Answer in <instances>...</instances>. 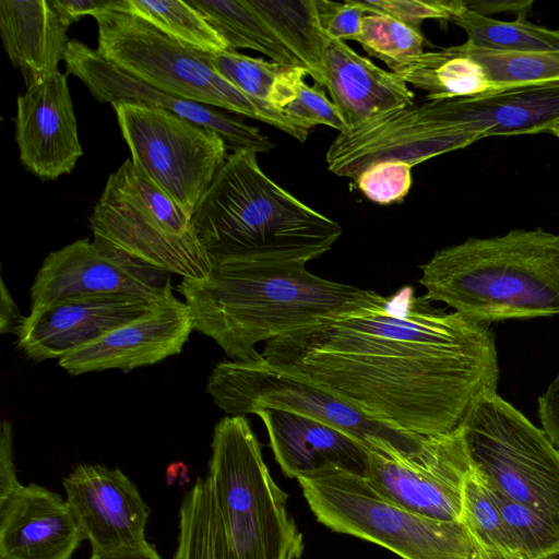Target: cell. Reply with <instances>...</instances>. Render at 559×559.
<instances>
[{
  "instance_id": "1",
  "label": "cell",
  "mask_w": 559,
  "mask_h": 559,
  "mask_svg": "<svg viewBox=\"0 0 559 559\" xmlns=\"http://www.w3.org/2000/svg\"><path fill=\"white\" fill-rule=\"evenodd\" d=\"M262 356L367 417L419 436L457 428L499 380L490 324L435 307L411 287L380 307L269 341Z\"/></svg>"
},
{
  "instance_id": "2",
  "label": "cell",
  "mask_w": 559,
  "mask_h": 559,
  "mask_svg": "<svg viewBox=\"0 0 559 559\" xmlns=\"http://www.w3.org/2000/svg\"><path fill=\"white\" fill-rule=\"evenodd\" d=\"M194 330L213 338L231 360L262 357L254 346L287 333L382 306L373 290L319 277L305 266H258L213 261L201 280L176 287Z\"/></svg>"
},
{
  "instance_id": "3",
  "label": "cell",
  "mask_w": 559,
  "mask_h": 559,
  "mask_svg": "<svg viewBox=\"0 0 559 559\" xmlns=\"http://www.w3.org/2000/svg\"><path fill=\"white\" fill-rule=\"evenodd\" d=\"M257 154L227 156L192 213L198 239L211 262L305 266L331 250L342 227L267 177Z\"/></svg>"
},
{
  "instance_id": "4",
  "label": "cell",
  "mask_w": 559,
  "mask_h": 559,
  "mask_svg": "<svg viewBox=\"0 0 559 559\" xmlns=\"http://www.w3.org/2000/svg\"><path fill=\"white\" fill-rule=\"evenodd\" d=\"M420 270L425 299L479 322L559 314V234L468 238L438 250Z\"/></svg>"
},
{
  "instance_id": "5",
  "label": "cell",
  "mask_w": 559,
  "mask_h": 559,
  "mask_svg": "<svg viewBox=\"0 0 559 559\" xmlns=\"http://www.w3.org/2000/svg\"><path fill=\"white\" fill-rule=\"evenodd\" d=\"M207 477L221 526L223 559H299L304 538L243 416L215 426Z\"/></svg>"
},
{
  "instance_id": "6",
  "label": "cell",
  "mask_w": 559,
  "mask_h": 559,
  "mask_svg": "<svg viewBox=\"0 0 559 559\" xmlns=\"http://www.w3.org/2000/svg\"><path fill=\"white\" fill-rule=\"evenodd\" d=\"M93 17L97 23V52L127 74L174 97L243 115L306 141L308 130L218 74L205 51L173 40L119 9L117 0Z\"/></svg>"
},
{
  "instance_id": "7",
  "label": "cell",
  "mask_w": 559,
  "mask_h": 559,
  "mask_svg": "<svg viewBox=\"0 0 559 559\" xmlns=\"http://www.w3.org/2000/svg\"><path fill=\"white\" fill-rule=\"evenodd\" d=\"M90 227L95 242L150 267L191 280L211 270L191 216L131 158L108 177Z\"/></svg>"
},
{
  "instance_id": "8",
  "label": "cell",
  "mask_w": 559,
  "mask_h": 559,
  "mask_svg": "<svg viewBox=\"0 0 559 559\" xmlns=\"http://www.w3.org/2000/svg\"><path fill=\"white\" fill-rule=\"evenodd\" d=\"M317 521L331 531L377 544L402 559H481L461 521H440L394 504L366 477L329 468L299 477Z\"/></svg>"
},
{
  "instance_id": "9",
  "label": "cell",
  "mask_w": 559,
  "mask_h": 559,
  "mask_svg": "<svg viewBox=\"0 0 559 559\" xmlns=\"http://www.w3.org/2000/svg\"><path fill=\"white\" fill-rule=\"evenodd\" d=\"M206 392L229 416L245 417L263 408L296 413L348 433L369 451L392 457L419 455L430 437L371 419L318 385L269 365L263 356L217 364L209 377Z\"/></svg>"
},
{
  "instance_id": "10",
  "label": "cell",
  "mask_w": 559,
  "mask_h": 559,
  "mask_svg": "<svg viewBox=\"0 0 559 559\" xmlns=\"http://www.w3.org/2000/svg\"><path fill=\"white\" fill-rule=\"evenodd\" d=\"M460 428L473 467L559 527V450L547 433L497 391L479 395Z\"/></svg>"
},
{
  "instance_id": "11",
  "label": "cell",
  "mask_w": 559,
  "mask_h": 559,
  "mask_svg": "<svg viewBox=\"0 0 559 559\" xmlns=\"http://www.w3.org/2000/svg\"><path fill=\"white\" fill-rule=\"evenodd\" d=\"M111 106L132 163L192 216L228 156L223 138L163 107Z\"/></svg>"
},
{
  "instance_id": "12",
  "label": "cell",
  "mask_w": 559,
  "mask_h": 559,
  "mask_svg": "<svg viewBox=\"0 0 559 559\" xmlns=\"http://www.w3.org/2000/svg\"><path fill=\"white\" fill-rule=\"evenodd\" d=\"M481 139L480 133L440 120L429 100L338 132L328 148L325 162L334 175L355 180L377 163L394 160L413 167Z\"/></svg>"
},
{
  "instance_id": "13",
  "label": "cell",
  "mask_w": 559,
  "mask_h": 559,
  "mask_svg": "<svg viewBox=\"0 0 559 559\" xmlns=\"http://www.w3.org/2000/svg\"><path fill=\"white\" fill-rule=\"evenodd\" d=\"M473 468L460 426L430 436L417 456L392 457L369 451L366 479L388 501L440 521H460L463 487Z\"/></svg>"
},
{
  "instance_id": "14",
  "label": "cell",
  "mask_w": 559,
  "mask_h": 559,
  "mask_svg": "<svg viewBox=\"0 0 559 559\" xmlns=\"http://www.w3.org/2000/svg\"><path fill=\"white\" fill-rule=\"evenodd\" d=\"M84 294H123L151 302L174 295L169 273L84 238L44 259L31 287V310Z\"/></svg>"
},
{
  "instance_id": "15",
  "label": "cell",
  "mask_w": 559,
  "mask_h": 559,
  "mask_svg": "<svg viewBox=\"0 0 559 559\" xmlns=\"http://www.w3.org/2000/svg\"><path fill=\"white\" fill-rule=\"evenodd\" d=\"M63 61L67 73L79 78L100 103L114 105L130 102L163 107L198 126L214 130L233 152L249 148L263 153L274 147V143L258 128L210 106L165 94L127 74L105 60L96 49L79 40L68 41Z\"/></svg>"
},
{
  "instance_id": "16",
  "label": "cell",
  "mask_w": 559,
  "mask_h": 559,
  "mask_svg": "<svg viewBox=\"0 0 559 559\" xmlns=\"http://www.w3.org/2000/svg\"><path fill=\"white\" fill-rule=\"evenodd\" d=\"M67 503L92 554L146 544L150 508L136 486L119 469L80 464L63 478Z\"/></svg>"
},
{
  "instance_id": "17",
  "label": "cell",
  "mask_w": 559,
  "mask_h": 559,
  "mask_svg": "<svg viewBox=\"0 0 559 559\" xmlns=\"http://www.w3.org/2000/svg\"><path fill=\"white\" fill-rule=\"evenodd\" d=\"M157 302V301H156ZM123 294H84L31 310L16 333L31 360L60 359L145 313L154 304Z\"/></svg>"
},
{
  "instance_id": "18",
  "label": "cell",
  "mask_w": 559,
  "mask_h": 559,
  "mask_svg": "<svg viewBox=\"0 0 559 559\" xmlns=\"http://www.w3.org/2000/svg\"><path fill=\"white\" fill-rule=\"evenodd\" d=\"M193 330L189 306L173 295L60 358L58 365L74 376L108 369L129 372L181 353Z\"/></svg>"
},
{
  "instance_id": "19",
  "label": "cell",
  "mask_w": 559,
  "mask_h": 559,
  "mask_svg": "<svg viewBox=\"0 0 559 559\" xmlns=\"http://www.w3.org/2000/svg\"><path fill=\"white\" fill-rule=\"evenodd\" d=\"M67 75L58 71L16 99L20 160L44 181L71 174L83 154Z\"/></svg>"
},
{
  "instance_id": "20",
  "label": "cell",
  "mask_w": 559,
  "mask_h": 559,
  "mask_svg": "<svg viewBox=\"0 0 559 559\" xmlns=\"http://www.w3.org/2000/svg\"><path fill=\"white\" fill-rule=\"evenodd\" d=\"M84 539L67 500L43 486L0 500V559H71Z\"/></svg>"
},
{
  "instance_id": "21",
  "label": "cell",
  "mask_w": 559,
  "mask_h": 559,
  "mask_svg": "<svg viewBox=\"0 0 559 559\" xmlns=\"http://www.w3.org/2000/svg\"><path fill=\"white\" fill-rule=\"evenodd\" d=\"M431 103L440 120L483 138L548 132L559 122V79Z\"/></svg>"
},
{
  "instance_id": "22",
  "label": "cell",
  "mask_w": 559,
  "mask_h": 559,
  "mask_svg": "<svg viewBox=\"0 0 559 559\" xmlns=\"http://www.w3.org/2000/svg\"><path fill=\"white\" fill-rule=\"evenodd\" d=\"M270 448L282 472L289 478L337 468L366 477L369 449L348 433L296 413L263 408Z\"/></svg>"
},
{
  "instance_id": "23",
  "label": "cell",
  "mask_w": 559,
  "mask_h": 559,
  "mask_svg": "<svg viewBox=\"0 0 559 559\" xmlns=\"http://www.w3.org/2000/svg\"><path fill=\"white\" fill-rule=\"evenodd\" d=\"M323 78L347 129L414 105L415 95L400 75L379 68L343 40L329 38L323 56Z\"/></svg>"
},
{
  "instance_id": "24",
  "label": "cell",
  "mask_w": 559,
  "mask_h": 559,
  "mask_svg": "<svg viewBox=\"0 0 559 559\" xmlns=\"http://www.w3.org/2000/svg\"><path fill=\"white\" fill-rule=\"evenodd\" d=\"M67 25L51 0H1L0 36L26 90L57 73L68 45Z\"/></svg>"
},
{
  "instance_id": "25",
  "label": "cell",
  "mask_w": 559,
  "mask_h": 559,
  "mask_svg": "<svg viewBox=\"0 0 559 559\" xmlns=\"http://www.w3.org/2000/svg\"><path fill=\"white\" fill-rule=\"evenodd\" d=\"M406 84L424 90L429 100L468 97L499 91L462 45L423 52L395 72Z\"/></svg>"
},
{
  "instance_id": "26",
  "label": "cell",
  "mask_w": 559,
  "mask_h": 559,
  "mask_svg": "<svg viewBox=\"0 0 559 559\" xmlns=\"http://www.w3.org/2000/svg\"><path fill=\"white\" fill-rule=\"evenodd\" d=\"M248 2L301 62L307 75L324 86L323 56L330 37L320 25L316 0Z\"/></svg>"
},
{
  "instance_id": "27",
  "label": "cell",
  "mask_w": 559,
  "mask_h": 559,
  "mask_svg": "<svg viewBox=\"0 0 559 559\" xmlns=\"http://www.w3.org/2000/svg\"><path fill=\"white\" fill-rule=\"evenodd\" d=\"M226 41L228 49H252L288 68L301 62L280 40L248 0H189ZM305 70V69H304Z\"/></svg>"
},
{
  "instance_id": "28",
  "label": "cell",
  "mask_w": 559,
  "mask_h": 559,
  "mask_svg": "<svg viewBox=\"0 0 559 559\" xmlns=\"http://www.w3.org/2000/svg\"><path fill=\"white\" fill-rule=\"evenodd\" d=\"M213 69L250 97L283 112L307 72L274 61L252 58L233 49L206 52Z\"/></svg>"
},
{
  "instance_id": "29",
  "label": "cell",
  "mask_w": 559,
  "mask_h": 559,
  "mask_svg": "<svg viewBox=\"0 0 559 559\" xmlns=\"http://www.w3.org/2000/svg\"><path fill=\"white\" fill-rule=\"evenodd\" d=\"M451 22L467 34L473 46L509 52H539L559 50V29L533 24L525 16L501 21L481 15L465 7L463 0Z\"/></svg>"
},
{
  "instance_id": "30",
  "label": "cell",
  "mask_w": 559,
  "mask_h": 559,
  "mask_svg": "<svg viewBox=\"0 0 559 559\" xmlns=\"http://www.w3.org/2000/svg\"><path fill=\"white\" fill-rule=\"evenodd\" d=\"M117 7L140 17L182 46L205 52L228 49L219 34L187 1L117 0Z\"/></svg>"
},
{
  "instance_id": "31",
  "label": "cell",
  "mask_w": 559,
  "mask_h": 559,
  "mask_svg": "<svg viewBox=\"0 0 559 559\" xmlns=\"http://www.w3.org/2000/svg\"><path fill=\"white\" fill-rule=\"evenodd\" d=\"M175 559H223L222 535L210 478H198L182 499Z\"/></svg>"
},
{
  "instance_id": "32",
  "label": "cell",
  "mask_w": 559,
  "mask_h": 559,
  "mask_svg": "<svg viewBox=\"0 0 559 559\" xmlns=\"http://www.w3.org/2000/svg\"><path fill=\"white\" fill-rule=\"evenodd\" d=\"M460 521L474 538L481 559H524L474 467L465 477Z\"/></svg>"
},
{
  "instance_id": "33",
  "label": "cell",
  "mask_w": 559,
  "mask_h": 559,
  "mask_svg": "<svg viewBox=\"0 0 559 559\" xmlns=\"http://www.w3.org/2000/svg\"><path fill=\"white\" fill-rule=\"evenodd\" d=\"M498 90L559 79V50L509 52L462 44Z\"/></svg>"
},
{
  "instance_id": "34",
  "label": "cell",
  "mask_w": 559,
  "mask_h": 559,
  "mask_svg": "<svg viewBox=\"0 0 559 559\" xmlns=\"http://www.w3.org/2000/svg\"><path fill=\"white\" fill-rule=\"evenodd\" d=\"M479 476L524 559H559V527L512 500L480 474Z\"/></svg>"
},
{
  "instance_id": "35",
  "label": "cell",
  "mask_w": 559,
  "mask_h": 559,
  "mask_svg": "<svg viewBox=\"0 0 559 559\" xmlns=\"http://www.w3.org/2000/svg\"><path fill=\"white\" fill-rule=\"evenodd\" d=\"M357 41L392 72H397L411 59L424 52V37L419 28L380 12L366 13Z\"/></svg>"
},
{
  "instance_id": "36",
  "label": "cell",
  "mask_w": 559,
  "mask_h": 559,
  "mask_svg": "<svg viewBox=\"0 0 559 559\" xmlns=\"http://www.w3.org/2000/svg\"><path fill=\"white\" fill-rule=\"evenodd\" d=\"M412 166L403 162H381L366 168L356 179L360 191L379 204L402 202L412 185Z\"/></svg>"
},
{
  "instance_id": "37",
  "label": "cell",
  "mask_w": 559,
  "mask_h": 559,
  "mask_svg": "<svg viewBox=\"0 0 559 559\" xmlns=\"http://www.w3.org/2000/svg\"><path fill=\"white\" fill-rule=\"evenodd\" d=\"M283 114L306 130L317 124L329 126L338 132L347 129L337 108L321 86H309L305 81L299 83L293 98L283 108Z\"/></svg>"
},
{
  "instance_id": "38",
  "label": "cell",
  "mask_w": 559,
  "mask_h": 559,
  "mask_svg": "<svg viewBox=\"0 0 559 559\" xmlns=\"http://www.w3.org/2000/svg\"><path fill=\"white\" fill-rule=\"evenodd\" d=\"M366 12L388 14L419 28L425 20L451 21L461 0H358Z\"/></svg>"
},
{
  "instance_id": "39",
  "label": "cell",
  "mask_w": 559,
  "mask_h": 559,
  "mask_svg": "<svg viewBox=\"0 0 559 559\" xmlns=\"http://www.w3.org/2000/svg\"><path fill=\"white\" fill-rule=\"evenodd\" d=\"M318 16L323 32L333 39L358 40L366 10L358 0L335 2L316 0Z\"/></svg>"
},
{
  "instance_id": "40",
  "label": "cell",
  "mask_w": 559,
  "mask_h": 559,
  "mask_svg": "<svg viewBox=\"0 0 559 559\" xmlns=\"http://www.w3.org/2000/svg\"><path fill=\"white\" fill-rule=\"evenodd\" d=\"M13 433L11 423L3 420L0 436V500L20 488L13 463Z\"/></svg>"
},
{
  "instance_id": "41",
  "label": "cell",
  "mask_w": 559,
  "mask_h": 559,
  "mask_svg": "<svg viewBox=\"0 0 559 559\" xmlns=\"http://www.w3.org/2000/svg\"><path fill=\"white\" fill-rule=\"evenodd\" d=\"M538 417L543 430L559 450V370L538 399Z\"/></svg>"
},
{
  "instance_id": "42",
  "label": "cell",
  "mask_w": 559,
  "mask_h": 559,
  "mask_svg": "<svg viewBox=\"0 0 559 559\" xmlns=\"http://www.w3.org/2000/svg\"><path fill=\"white\" fill-rule=\"evenodd\" d=\"M115 0H51L62 21L71 25L85 15H94L112 5Z\"/></svg>"
},
{
  "instance_id": "43",
  "label": "cell",
  "mask_w": 559,
  "mask_h": 559,
  "mask_svg": "<svg viewBox=\"0 0 559 559\" xmlns=\"http://www.w3.org/2000/svg\"><path fill=\"white\" fill-rule=\"evenodd\" d=\"M464 4L469 10L479 13L481 15L489 16V14L509 12L514 13L518 16H526V14L531 11L533 5V1H512V0H475V1H464Z\"/></svg>"
},
{
  "instance_id": "44",
  "label": "cell",
  "mask_w": 559,
  "mask_h": 559,
  "mask_svg": "<svg viewBox=\"0 0 559 559\" xmlns=\"http://www.w3.org/2000/svg\"><path fill=\"white\" fill-rule=\"evenodd\" d=\"M19 313V309L14 304L11 295L9 294L5 283L1 281V314H0V330L1 333H14L16 335L19 328L23 321Z\"/></svg>"
},
{
  "instance_id": "45",
  "label": "cell",
  "mask_w": 559,
  "mask_h": 559,
  "mask_svg": "<svg viewBox=\"0 0 559 559\" xmlns=\"http://www.w3.org/2000/svg\"><path fill=\"white\" fill-rule=\"evenodd\" d=\"M90 559H162L155 547L148 543L107 552L92 554Z\"/></svg>"
},
{
  "instance_id": "46",
  "label": "cell",
  "mask_w": 559,
  "mask_h": 559,
  "mask_svg": "<svg viewBox=\"0 0 559 559\" xmlns=\"http://www.w3.org/2000/svg\"><path fill=\"white\" fill-rule=\"evenodd\" d=\"M548 133H551L554 134L555 136L559 138V122L556 123L554 127H551L549 130H548Z\"/></svg>"
}]
</instances>
